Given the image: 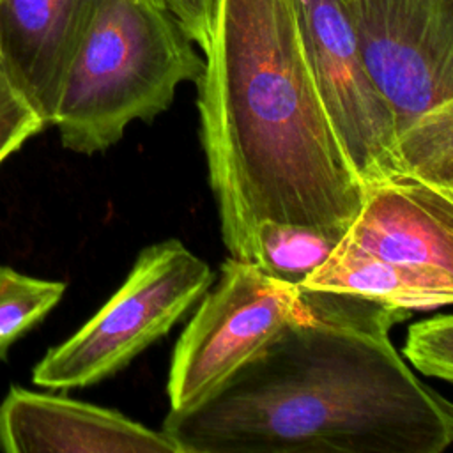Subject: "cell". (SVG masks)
Wrapping results in <instances>:
<instances>
[{
    "mask_svg": "<svg viewBox=\"0 0 453 453\" xmlns=\"http://www.w3.org/2000/svg\"><path fill=\"white\" fill-rule=\"evenodd\" d=\"M304 313L301 287L228 257L175 343L166 382L170 411H186L209 398Z\"/></svg>",
    "mask_w": 453,
    "mask_h": 453,
    "instance_id": "6",
    "label": "cell"
},
{
    "mask_svg": "<svg viewBox=\"0 0 453 453\" xmlns=\"http://www.w3.org/2000/svg\"><path fill=\"white\" fill-rule=\"evenodd\" d=\"M175 18L188 37L202 48L209 37L218 0H152Z\"/></svg>",
    "mask_w": 453,
    "mask_h": 453,
    "instance_id": "16",
    "label": "cell"
},
{
    "mask_svg": "<svg viewBox=\"0 0 453 453\" xmlns=\"http://www.w3.org/2000/svg\"><path fill=\"white\" fill-rule=\"evenodd\" d=\"M354 246L453 287V189L400 175L365 189L343 235Z\"/></svg>",
    "mask_w": 453,
    "mask_h": 453,
    "instance_id": "8",
    "label": "cell"
},
{
    "mask_svg": "<svg viewBox=\"0 0 453 453\" xmlns=\"http://www.w3.org/2000/svg\"><path fill=\"white\" fill-rule=\"evenodd\" d=\"M65 283L0 265V359L60 303Z\"/></svg>",
    "mask_w": 453,
    "mask_h": 453,
    "instance_id": "13",
    "label": "cell"
},
{
    "mask_svg": "<svg viewBox=\"0 0 453 453\" xmlns=\"http://www.w3.org/2000/svg\"><path fill=\"white\" fill-rule=\"evenodd\" d=\"M46 127L44 119L14 88L0 64V165Z\"/></svg>",
    "mask_w": 453,
    "mask_h": 453,
    "instance_id": "15",
    "label": "cell"
},
{
    "mask_svg": "<svg viewBox=\"0 0 453 453\" xmlns=\"http://www.w3.org/2000/svg\"><path fill=\"white\" fill-rule=\"evenodd\" d=\"M400 161L453 111V0H342ZM403 166V165H402Z\"/></svg>",
    "mask_w": 453,
    "mask_h": 453,
    "instance_id": "5",
    "label": "cell"
},
{
    "mask_svg": "<svg viewBox=\"0 0 453 453\" xmlns=\"http://www.w3.org/2000/svg\"><path fill=\"white\" fill-rule=\"evenodd\" d=\"M7 453H179L175 442L126 414L62 395L11 386L0 402Z\"/></svg>",
    "mask_w": 453,
    "mask_h": 453,
    "instance_id": "9",
    "label": "cell"
},
{
    "mask_svg": "<svg viewBox=\"0 0 453 453\" xmlns=\"http://www.w3.org/2000/svg\"><path fill=\"white\" fill-rule=\"evenodd\" d=\"M296 11L315 87L365 189L405 175L391 110L366 71L342 0H296Z\"/></svg>",
    "mask_w": 453,
    "mask_h": 453,
    "instance_id": "7",
    "label": "cell"
},
{
    "mask_svg": "<svg viewBox=\"0 0 453 453\" xmlns=\"http://www.w3.org/2000/svg\"><path fill=\"white\" fill-rule=\"evenodd\" d=\"M212 271L179 239L143 248L117 292L34 366L48 389L88 388L122 372L211 288Z\"/></svg>",
    "mask_w": 453,
    "mask_h": 453,
    "instance_id": "4",
    "label": "cell"
},
{
    "mask_svg": "<svg viewBox=\"0 0 453 453\" xmlns=\"http://www.w3.org/2000/svg\"><path fill=\"white\" fill-rule=\"evenodd\" d=\"M301 287L359 294L411 313L453 304V287L446 281L372 255L345 237Z\"/></svg>",
    "mask_w": 453,
    "mask_h": 453,
    "instance_id": "11",
    "label": "cell"
},
{
    "mask_svg": "<svg viewBox=\"0 0 453 453\" xmlns=\"http://www.w3.org/2000/svg\"><path fill=\"white\" fill-rule=\"evenodd\" d=\"M303 288L288 322L219 389L168 411L179 453H441L453 402L391 343L412 313L350 292Z\"/></svg>",
    "mask_w": 453,
    "mask_h": 453,
    "instance_id": "1",
    "label": "cell"
},
{
    "mask_svg": "<svg viewBox=\"0 0 453 453\" xmlns=\"http://www.w3.org/2000/svg\"><path fill=\"white\" fill-rule=\"evenodd\" d=\"M196 81L200 140L230 257L269 219L345 235L365 186L315 87L296 0H218Z\"/></svg>",
    "mask_w": 453,
    "mask_h": 453,
    "instance_id": "2",
    "label": "cell"
},
{
    "mask_svg": "<svg viewBox=\"0 0 453 453\" xmlns=\"http://www.w3.org/2000/svg\"><path fill=\"white\" fill-rule=\"evenodd\" d=\"M403 356L419 373L453 384V315H435L412 324Z\"/></svg>",
    "mask_w": 453,
    "mask_h": 453,
    "instance_id": "14",
    "label": "cell"
},
{
    "mask_svg": "<svg viewBox=\"0 0 453 453\" xmlns=\"http://www.w3.org/2000/svg\"><path fill=\"white\" fill-rule=\"evenodd\" d=\"M342 239L319 228L265 219L255 232L253 264L269 276L301 287Z\"/></svg>",
    "mask_w": 453,
    "mask_h": 453,
    "instance_id": "12",
    "label": "cell"
},
{
    "mask_svg": "<svg viewBox=\"0 0 453 453\" xmlns=\"http://www.w3.org/2000/svg\"><path fill=\"white\" fill-rule=\"evenodd\" d=\"M193 44L152 0H99L53 113L62 145L92 156L120 142L133 120L168 110L179 85L202 76Z\"/></svg>",
    "mask_w": 453,
    "mask_h": 453,
    "instance_id": "3",
    "label": "cell"
},
{
    "mask_svg": "<svg viewBox=\"0 0 453 453\" xmlns=\"http://www.w3.org/2000/svg\"><path fill=\"white\" fill-rule=\"evenodd\" d=\"M97 2L0 0V64L48 126Z\"/></svg>",
    "mask_w": 453,
    "mask_h": 453,
    "instance_id": "10",
    "label": "cell"
}]
</instances>
